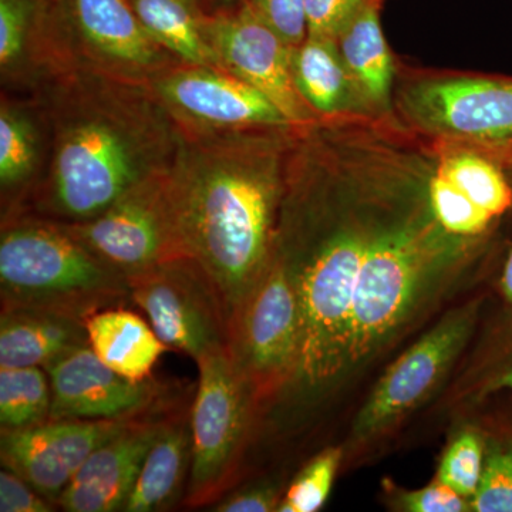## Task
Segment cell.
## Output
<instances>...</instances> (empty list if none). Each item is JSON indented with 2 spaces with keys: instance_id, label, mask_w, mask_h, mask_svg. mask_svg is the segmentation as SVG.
Instances as JSON below:
<instances>
[{
  "instance_id": "1",
  "label": "cell",
  "mask_w": 512,
  "mask_h": 512,
  "mask_svg": "<svg viewBox=\"0 0 512 512\" xmlns=\"http://www.w3.org/2000/svg\"><path fill=\"white\" fill-rule=\"evenodd\" d=\"M373 137L366 120L296 128L275 254L295 285L299 348L268 416L302 421L348 382L353 301L372 222Z\"/></svg>"
},
{
  "instance_id": "2",
  "label": "cell",
  "mask_w": 512,
  "mask_h": 512,
  "mask_svg": "<svg viewBox=\"0 0 512 512\" xmlns=\"http://www.w3.org/2000/svg\"><path fill=\"white\" fill-rule=\"evenodd\" d=\"M436 143L377 121L369 244L352 308L348 379L419 328L501 245L454 237L429 198Z\"/></svg>"
},
{
  "instance_id": "3",
  "label": "cell",
  "mask_w": 512,
  "mask_h": 512,
  "mask_svg": "<svg viewBox=\"0 0 512 512\" xmlns=\"http://www.w3.org/2000/svg\"><path fill=\"white\" fill-rule=\"evenodd\" d=\"M30 96L45 116L49 158L16 214L87 221L173 167L180 131L147 84L69 70Z\"/></svg>"
},
{
  "instance_id": "4",
  "label": "cell",
  "mask_w": 512,
  "mask_h": 512,
  "mask_svg": "<svg viewBox=\"0 0 512 512\" xmlns=\"http://www.w3.org/2000/svg\"><path fill=\"white\" fill-rule=\"evenodd\" d=\"M298 127L178 130L180 147L168 175L178 231L185 254L220 296L228 325L274 259Z\"/></svg>"
},
{
  "instance_id": "5",
  "label": "cell",
  "mask_w": 512,
  "mask_h": 512,
  "mask_svg": "<svg viewBox=\"0 0 512 512\" xmlns=\"http://www.w3.org/2000/svg\"><path fill=\"white\" fill-rule=\"evenodd\" d=\"M0 296L2 309H43L86 322L130 302V288L60 222L16 214L2 218Z\"/></svg>"
},
{
  "instance_id": "6",
  "label": "cell",
  "mask_w": 512,
  "mask_h": 512,
  "mask_svg": "<svg viewBox=\"0 0 512 512\" xmlns=\"http://www.w3.org/2000/svg\"><path fill=\"white\" fill-rule=\"evenodd\" d=\"M393 114L433 141L512 156V77L503 74H397Z\"/></svg>"
},
{
  "instance_id": "7",
  "label": "cell",
  "mask_w": 512,
  "mask_h": 512,
  "mask_svg": "<svg viewBox=\"0 0 512 512\" xmlns=\"http://www.w3.org/2000/svg\"><path fill=\"white\" fill-rule=\"evenodd\" d=\"M484 299V295H478L450 309L390 363L353 420L348 446L343 447L345 457L360 456L382 446L439 392L473 340Z\"/></svg>"
},
{
  "instance_id": "8",
  "label": "cell",
  "mask_w": 512,
  "mask_h": 512,
  "mask_svg": "<svg viewBox=\"0 0 512 512\" xmlns=\"http://www.w3.org/2000/svg\"><path fill=\"white\" fill-rule=\"evenodd\" d=\"M59 74L84 70L148 84L180 64L158 45L130 0H46Z\"/></svg>"
},
{
  "instance_id": "9",
  "label": "cell",
  "mask_w": 512,
  "mask_h": 512,
  "mask_svg": "<svg viewBox=\"0 0 512 512\" xmlns=\"http://www.w3.org/2000/svg\"><path fill=\"white\" fill-rule=\"evenodd\" d=\"M198 387L190 412L191 468L184 505L220 500L234 480L259 417L258 404L227 349L197 360Z\"/></svg>"
},
{
  "instance_id": "10",
  "label": "cell",
  "mask_w": 512,
  "mask_h": 512,
  "mask_svg": "<svg viewBox=\"0 0 512 512\" xmlns=\"http://www.w3.org/2000/svg\"><path fill=\"white\" fill-rule=\"evenodd\" d=\"M298 348L295 285L284 262L275 254L229 325V357L254 394L259 417L271 412L288 386Z\"/></svg>"
},
{
  "instance_id": "11",
  "label": "cell",
  "mask_w": 512,
  "mask_h": 512,
  "mask_svg": "<svg viewBox=\"0 0 512 512\" xmlns=\"http://www.w3.org/2000/svg\"><path fill=\"white\" fill-rule=\"evenodd\" d=\"M170 171L144 181L97 217L60 222L119 274L130 276L187 258L170 192Z\"/></svg>"
},
{
  "instance_id": "12",
  "label": "cell",
  "mask_w": 512,
  "mask_h": 512,
  "mask_svg": "<svg viewBox=\"0 0 512 512\" xmlns=\"http://www.w3.org/2000/svg\"><path fill=\"white\" fill-rule=\"evenodd\" d=\"M136 305L167 348L197 362L227 349L229 325L220 296L201 266L191 258L174 259L127 278Z\"/></svg>"
},
{
  "instance_id": "13",
  "label": "cell",
  "mask_w": 512,
  "mask_h": 512,
  "mask_svg": "<svg viewBox=\"0 0 512 512\" xmlns=\"http://www.w3.org/2000/svg\"><path fill=\"white\" fill-rule=\"evenodd\" d=\"M147 86L178 130L188 133L296 127L274 101L221 67L180 63Z\"/></svg>"
},
{
  "instance_id": "14",
  "label": "cell",
  "mask_w": 512,
  "mask_h": 512,
  "mask_svg": "<svg viewBox=\"0 0 512 512\" xmlns=\"http://www.w3.org/2000/svg\"><path fill=\"white\" fill-rule=\"evenodd\" d=\"M208 39L218 66L269 97L295 126L319 121L293 82L292 47L245 0L211 12Z\"/></svg>"
},
{
  "instance_id": "15",
  "label": "cell",
  "mask_w": 512,
  "mask_h": 512,
  "mask_svg": "<svg viewBox=\"0 0 512 512\" xmlns=\"http://www.w3.org/2000/svg\"><path fill=\"white\" fill-rule=\"evenodd\" d=\"M141 417L47 420L28 429L2 430L0 460L3 468L25 478L57 507L60 495L87 458Z\"/></svg>"
},
{
  "instance_id": "16",
  "label": "cell",
  "mask_w": 512,
  "mask_h": 512,
  "mask_svg": "<svg viewBox=\"0 0 512 512\" xmlns=\"http://www.w3.org/2000/svg\"><path fill=\"white\" fill-rule=\"evenodd\" d=\"M52 387L50 420H120L156 412L165 396L153 379H128L114 372L89 345L46 367Z\"/></svg>"
},
{
  "instance_id": "17",
  "label": "cell",
  "mask_w": 512,
  "mask_h": 512,
  "mask_svg": "<svg viewBox=\"0 0 512 512\" xmlns=\"http://www.w3.org/2000/svg\"><path fill=\"white\" fill-rule=\"evenodd\" d=\"M164 420L147 414L97 448L60 495L57 507L69 512L123 511Z\"/></svg>"
},
{
  "instance_id": "18",
  "label": "cell",
  "mask_w": 512,
  "mask_h": 512,
  "mask_svg": "<svg viewBox=\"0 0 512 512\" xmlns=\"http://www.w3.org/2000/svg\"><path fill=\"white\" fill-rule=\"evenodd\" d=\"M49 131L30 94L2 92L0 100V190L3 217L22 210L45 174Z\"/></svg>"
},
{
  "instance_id": "19",
  "label": "cell",
  "mask_w": 512,
  "mask_h": 512,
  "mask_svg": "<svg viewBox=\"0 0 512 512\" xmlns=\"http://www.w3.org/2000/svg\"><path fill=\"white\" fill-rule=\"evenodd\" d=\"M59 74L50 43L46 0H0V77L3 92L35 93Z\"/></svg>"
},
{
  "instance_id": "20",
  "label": "cell",
  "mask_w": 512,
  "mask_h": 512,
  "mask_svg": "<svg viewBox=\"0 0 512 512\" xmlns=\"http://www.w3.org/2000/svg\"><path fill=\"white\" fill-rule=\"evenodd\" d=\"M292 74L299 96L319 121L379 117L356 86L335 39L308 35L293 47Z\"/></svg>"
},
{
  "instance_id": "21",
  "label": "cell",
  "mask_w": 512,
  "mask_h": 512,
  "mask_svg": "<svg viewBox=\"0 0 512 512\" xmlns=\"http://www.w3.org/2000/svg\"><path fill=\"white\" fill-rule=\"evenodd\" d=\"M89 345L86 322L43 309H2L0 369L43 367Z\"/></svg>"
},
{
  "instance_id": "22",
  "label": "cell",
  "mask_w": 512,
  "mask_h": 512,
  "mask_svg": "<svg viewBox=\"0 0 512 512\" xmlns=\"http://www.w3.org/2000/svg\"><path fill=\"white\" fill-rule=\"evenodd\" d=\"M383 0H370L336 37L340 56L376 116H392L397 67L384 37Z\"/></svg>"
},
{
  "instance_id": "23",
  "label": "cell",
  "mask_w": 512,
  "mask_h": 512,
  "mask_svg": "<svg viewBox=\"0 0 512 512\" xmlns=\"http://www.w3.org/2000/svg\"><path fill=\"white\" fill-rule=\"evenodd\" d=\"M190 468V416L175 414L165 417L123 511L170 510L181 497H185Z\"/></svg>"
},
{
  "instance_id": "24",
  "label": "cell",
  "mask_w": 512,
  "mask_h": 512,
  "mask_svg": "<svg viewBox=\"0 0 512 512\" xmlns=\"http://www.w3.org/2000/svg\"><path fill=\"white\" fill-rule=\"evenodd\" d=\"M89 346L104 365L137 382L151 379L167 350L153 326L124 306L104 309L86 320Z\"/></svg>"
},
{
  "instance_id": "25",
  "label": "cell",
  "mask_w": 512,
  "mask_h": 512,
  "mask_svg": "<svg viewBox=\"0 0 512 512\" xmlns=\"http://www.w3.org/2000/svg\"><path fill=\"white\" fill-rule=\"evenodd\" d=\"M150 36L183 64L218 66L208 39L205 0H130Z\"/></svg>"
},
{
  "instance_id": "26",
  "label": "cell",
  "mask_w": 512,
  "mask_h": 512,
  "mask_svg": "<svg viewBox=\"0 0 512 512\" xmlns=\"http://www.w3.org/2000/svg\"><path fill=\"white\" fill-rule=\"evenodd\" d=\"M52 387L43 367L0 369V426L20 430L50 420Z\"/></svg>"
},
{
  "instance_id": "27",
  "label": "cell",
  "mask_w": 512,
  "mask_h": 512,
  "mask_svg": "<svg viewBox=\"0 0 512 512\" xmlns=\"http://www.w3.org/2000/svg\"><path fill=\"white\" fill-rule=\"evenodd\" d=\"M503 392L512 393V313L505 311L491 325L467 372L464 397L478 403Z\"/></svg>"
},
{
  "instance_id": "28",
  "label": "cell",
  "mask_w": 512,
  "mask_h": 512,
  "mask_svg": "<svg viewBox=\"0 0 512 512\" xmlns=\"http://www.w3.org/2000/svg\"><path fill=\"white\" fill-rule=\"evenodd\" d=\"M487 450L483 476L471 498V511L512 512V436L495 421L484 426Z\"/></svg>"
},
{
  "instance_id": "29",
  "label": "cell",
  "mask_w": 512,
  "mask_h": 512,
  "mask_svg": "<svg viewBox=\"0 0 512 512\" xmlns=\"http://www.w3.org/2000/svg\"><path fill=\"white\" fill-rule=\"evenodd\" d=\"M485 450L484 426L464 427L444 448L436 477L471 501L483 476Z\"/></svg>"
},
{
  "instance_id": "30",
  "label": "cell",
  "mask_w": 512,
  "mask_h": 512,
  "mask_svg": "<svg viewBox=\"0 0 512 512\" xmlns=\"http://www.w3.org/2000/svg\"><path fill=\"white\" fill-rule=\"evenodd\" d=\"M345 463V448L326 447L306 463L293 478L282 497L279 512H316L328 501L340 466Z\"/></svg>"
},
{
  "instance_id": "31",
  "label": "cell",
  "mask_w": 512,
  "mask_h": 512,
  "mask_svg": "<svg viewBox=\"0 0 512 512\" xmlns=\"http://www.w3.org/2000/svg\"><path fill=\"white\" fill-rule=\"evenodd\" d=\"M384 504L393 511L403 512H468L471 511L470 500L448 487L439 478L426 487L407 490L394 481L383 480Z\"/></svg>"
},
{
  "instance_id": "32",
  "label": "cell",
  "mask_w": 512,
  "mask_h": 512,
  "mask_svg": "<svg viewBox=\"0 0 512 512\" xmlns=\"http://www.w3.org/2000/svg\"><path fill=\"white\" fill-rule=\"evenodd\" d=\"M266 25L289 47H298L309 35L303 0H247Z\"/></svg>"
},
{
  "instance_id": "33",
  "label": "cell",
  "mask_w": 512,
  "mask_h": 512,
  "mask_svg": "<svg viewBox=\"0 0 512 512\" xmlns=\"http://www.w3.org/2000/svg\"><path fill=\"white\" fill-rule=\"evenodd\" d=\"M370 0H303L309 35L336 39Z\"/></svg>"
},
{
  "instance_id": "34",
  "label": "cell",
  "mask_w": 512,
  "mask_h": 512,
  "mask_svg": "<svg viewBox=\"0 0 512 512\" xmlns=\"http://www.w3.org/2000/svg\"><path fill=\"white\" fill-rule=\"evenodd\" d=\"M281 484L272 480L256 481L244 485L231 494L221 497L212 504V511L217 512H272L278 511L282 497Z\"/></svg>"
},
{
  "instance_id": "35",
  "label": "cell",
  "mask_w": 512,
  "mask_h": 512,
  "mask_svg": "<svg viewBox=\"0 0 512 512\" xmlns=\"http://www.w3.org/2000/svg\"><path fill=\"white\" fill-rule=\"evenodd\" d=\"M56 505L43 497L35 487L3 468L0 471V511L2 512H50Z\"/></svg>"
},
{
  "instance_id": "36",
  "label": "cell",
  "mask_w": 512,
  "mask_h": 512,
  "mask_svg": "<svg viewBox=\"0 0 512 512\" xmlns=\"http://www.w3.org/2000/svg\"><path fill=\"white\" fill-rule=\"evenodd\" d=\"M497 289L503 302V311L512 313V242L501 264Z\"/></svg>"
},
{
  "instance_id": "37",
  "label": "cell",
  "mask_w": 512,
  "mask_h": 512,
  "mask_svg": "<svg viewBox=\"0 0 512 512\" xmlns=\"http://www.w3.org/2000/svg\"><path fill=\"white\" fill-rule=\"evenodd\" d=\"M242 2H245V0H205L211 12L222 8H229V6H235Z\"/></svg>"
},
{
  "instance_id": "38",
  "label": "cell",
  "mask_w": 512,
  "mask_h": 512,
  "mask_svg": "<svg viewBox=\"0 0 512 512\" xmlns=\"http://www.w3.org/2000/svg\"><path fill=\"white\" fill-rule=\"evenodd\" d=\"M494 421L498 426L503 427V429L508 431L512 436V417H504V419H500V417H498V419H495Z\"/></svg>"
}]
</instances>
